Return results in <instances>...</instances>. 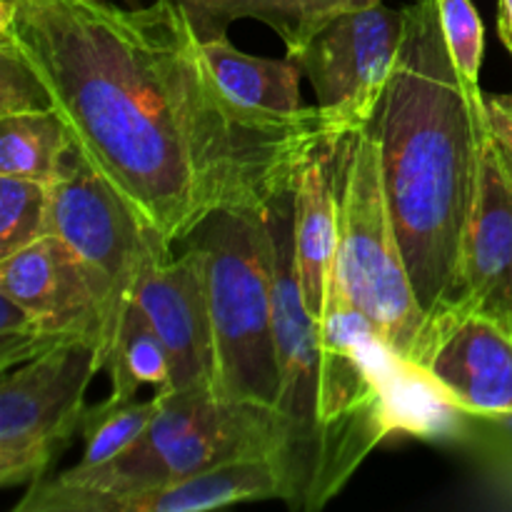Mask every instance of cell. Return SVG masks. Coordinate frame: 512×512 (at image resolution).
<instances>
[{
    "instance_id": "obj_1",
    "label": "cell",
    "mask_w": 512,
    "mask_h": 512,
    "mask_svg": "<svg viewBox=\"0 0 512 512\" xmlns=\"http://www.w3.org/2000/svg\"><path fill=\"white\" fill-rule=\"evenodd\" d=\"M15 50L80 158L170 248L220 210H265L343 128L320 105L235 103L175 0H0Z\"/></svg>"
},
{
    "instance_id": "obj_2",
    "label": "cell",
    "mask_w": 512,
    "mask_h": 512,
    "mask_svg": "<svg viewBox=\"0 0 512 512\" xmlns=\"http://www.w3.org/2000/svg\"><path fill=\"white\" fill-rule=\"evenodd\" d=\"M293 193L275 200V343L293 510H323L393 433H440L448 403L405 368L370 320L330 283L320 323L300 293L293 240Z\"/></svg>"
},
{
    "instance_id": "obj_3",
    "label": "cell",
    "mask_w": 512,
    "mask_h": 512,
    "mask_svg": "<svg viewBox=\"0 0 512 512\" xmlns=\"http://www.w3.org/2000/svg\"><path fill=\"white\" fill-rule=\"evenodd\" d=\"M403 13L398 58L373 125L390 215L430 335L460 303L465 238L490 135L488 98L475 100L460 80L438 0H415Z\"/></svg>"
},
{
    "instance_id": "obj_4",
    "label": "cell",
    "mask_w": 512,
    "mask_h": 512,
    "mask_svg": "<svg viewBox=\"0 0 512 512\" xmlns=\"http://www.w3.org/2000/svg\"><path fill=\"white\" fill-rule=\"evenodd\" d=\"M283 450V418L275 408L220 398L205 388L173 390L160 395L148 430L118 458L43 478L30 485L15 512H103L125 495L233 460L278 455L283 463Z\"/></svg>"
},
{
    "instance_id": "obj_5",
    "label": "cell",
    "mask_w": 512,
    "mask_h": 512,
    "mask_svg": "<svg viewBox=\"0 0 512 512\" xmlns=\"http://www.w3.org/2000/svg\"><path fill=\"white\" fill-rule=\"evenodd\" d=\"M330 183L338 225L335 283L345 300L370 320L395 358L418 375L428 320L415 298L390 215L373 120L343 130L335 140Z\"/></svg>"
},
{
    "instance_id": "obj_6",
    "label": "cell",
    "mask_w": 512,
    "mask_h": 512,
    "mask_svg": "<svg viewBox=\"0 0 512 512\" xmlns=\"http://www.w3.org/2000/svg\"><path fill=\"white\" fill-rule=\"evenodd\" d=\"M270 208L220 210L188 240L205 255L218 365L215 395L278 410L275 230Z\"/></svg>"
},
{
    "instance_id": "obj_7",
    "label": "cell",
    "mask_w": 512,
    "mask_h": 512,
    "mask_svg": "<svg viewBox=\"0 0 512 512\" xmlns=\"http://www.w3.org/2000/svg\"><path fill=\"white\" fill-rule=\"evenodd\" d=\"M100 373L95 345L73 340L3 370L0 383V485L40 483L83 425L85 390Z\"/></svg>"
},
{
    "instance_id": "obj_8",
    "label": "cell",
    "mask_w": 512,
    "mask_h": 512,
    "mask_svg": "<svg viewBox=\"0 0 512 512\" xmlns=\"http://www.w3.org/2000/svg\"><path fill=\"white\" fill-rule=\"evenodd\" d=\"M50 233L60 235L108 285L115 318L133 300L150 263L170 258V245L70 145L63 173L50 183Z\"/></svg>"
},
{
    "instance_id": "obj_9",
    "label": "cell",
    "mask_w": 512,
    "mask_h": 512,
    "mask_svg": "<svg viewBox=\"0 0 512 512\" xmlns=\"http://www.w3.org/2000/svg\"><path fill=\"white\" fill-rule=\"evenodd\" d=\"M403 23V10L385 3L345 10L288 53L313 85L320 108L343 130L375 118L398 58Z\"/></svg>"
},
{
    "instance_id": "obj_10",
    "label": "cell",
    "mask_w": 512,
    "mask_h": 512,
    "mask_svg": "<svg viewBox=\"0 0 512 512\" xmlns=\"http://www.w3.org/2000/svg\"><path fill=\"white\" fill-rule=\"evenodd\" d=\"M418 375L450 408L512 413V330L483 310H450L425 340Z\"/></svg>"
},
{
    "instance_id": "obj_11",
    "label": "cell",
    "mask_w": 512,
    "mask_h": 512,
    "mask_svg": "<svg viewBox=\"0 0 512 512\" xmlns=\"http://www.w3.org/2000/svg\"><path fill=\"white\" fill-rule=\"evenodd\" d=\"M185 253L148 265L133 298L148 315L170 358L173 390L215 393V335L208 303L205 255L185 240Z\"/></svg>"
},
{
    "instance_id": "obj_12",
    "label": "cell",
    "mask_w": 512,
    "mask_h": 512,
    "mask_svg": "<svg viewBox=\"0 0 512 512\" xmlns=\"http://www.w3.org/2000/svg\"><path fill=\"white\" fill-rule=\"evenodd\" d=\"M258 500H288V475L278 455L215 465L175 483L113 500L103 512H208Z\"/></svg>"
},
{
    "instance_id": "obj_13",
    "label": "cell",
    "mask_w": 512,
    "mask_h": 512,
    "mask_svg": "<svg viewBox=\"0 0 512 512\" xmlns=\"http://www.w3.org/2000/svg\"><path fill=\"white\" fill-rule=\"evenodd\" d=\"M512 273V183L488 135L480 190L470 218L460 278V303L453 310H483Z\"/></svg>"
},
{
    "instance_id": "obj_14",
    "label": "cell",
    "mask_w": 512,
    "mask_h": 512,
    "mask_svg": "<svg viewBox=\"0 0 512 512\" xmlns=\"http://www.w3.org/2000/svg\"><path fill=\"white\" fill-rule=\"evenodd\" d=\"M330 148H320L303 163L293 195V240L300 293L305 308L320 323L335 275L338 225L330 183Z\"/></svg>"
},
{
    "instance_id": "obj_15",
    "label": "cell",
    "mask_w": 512,
    "mask_h": 512,
    "mask_svg": "<svg viewBox=\"0 0 512 512\" xmlns=\"http://www.w3.org/2000/svg\"><path fill=\"white\" fill-rule=\"evenodd\" d=\"M123 5H145L150 0H115ZM195 20L203 38L228 33L235 20H260L283 38L285 50H298L310 35L345 10L368 8L383 0H175Z\"/></svg>"
},
{
    "instance_id": "obj_16",
    "label": "cell",
    "mask_w": 512,
    "mask_h": 512,
    "mask_svg": "<svg viewBox=\"0 0 512 512\" xmlns=\"http://www.w3.org/2000/svg\"><path fill=\"white\" fill-rule=\"evenodd\" d=\"M203 48L220 88L235 103L278 115H300L310 110L300 95L303 73L290 58H255L235 48L225 33L203 38Z\"/></svg>"
},
{
    "instance_id": "obj_17",
    "label": "cell",
    "mask_w": 512,
    "mask_h": 512,
    "mask_svg": "<svg viewBox=\"0 0 512 512\" xmlns=\"http://www.w3.org/2000/svg\"><path fill=\"white\" fill-rule=\"evenodd\" d=\"M70 135L53 108L0 115V175L53 183L63 173Z\"/></svg>"
},
{
    "instance_id": "obj_18",
    "label": "cell",
    "mask_w": 512,
    "mask_h": 512,
    "mask_svg": "<svg viewBox=\"0 0 512 512\" xmlns=\"http://www.w3.org/2000/svg\"><path fill=\"white\" fill-rule=\"evenodd\" d=\"M105 373L110 378L108 398L115 403L135 400L143 385H153L160 395L173 393L168 350L135 298L125 310Z\"/></svg>"
},
{
    "instance_id": "obj_19",
    "label": "cell",
    "mask_w": 512,
    "mask_h": 512,
    "mask_svg": "<svg viewBox=\"0 0 512 512\" xmlns=\"http://www.w3.org/2000/svg\"><path fill=\"white\" fill-rule=\"evenodd\" d=\"M440 433L458 443L485 485L512 508V413L475 415L450 408Z\"/></svg>"
},
{
    "instance_id": "obj_20",
    "label": "cell",
    "mask_w": 512,
    "mask_h": 512,
    "mask_svg": "<svg viewBox=\"0 0 512 512\" xmlns=\"http://www.w3.org/2000/svg\"><path fill=\"white\" fill-rule=\"evenodd\" d=\"M158 408V393L148 400H128V403H115L108 398L93 408H85L83 425H80L85 440L80 468H95L118 458L148 430Z\"/></svg>"
},
{
    "instance_id": "obj_21",
    "label": "cell",
    "mask_w": 512,
    "mask_h": 512,
    "mask_svg": "<svg viewBox=\"0 0 512 512\" xmlns=\"http://www.w3.org/2000/svg\"><path fill=\"white\" fill-rule=\"evenodd\" d=\"M50 235V183L0 175V258Z\"/></svg>"
},
{
    "instance_id": "obj_22",
    "label": "cell",
    "mask_w": 512,
    "mask_h": 512,
    "mask_svg": "<svg viewBox=\"0 0 512 512\" xmlns=\"http://www.w3.org/2000/svg\"><path fill=\"white\" fill-rule=\"evenodd\" d=\"M75 338L58 333L48 318L0 293V373L40 358L53 348L73 343Z\"/></svg>"
},
{
    "instance_id": "obj_23",
    "label": "cell",
    "mask_w": 512,
    "mask_h": 512,
    "mask_svg": "<svg viewBox=\"0 0 512 512\" xmlns=\"http://www.w3.org/2000/svg\"><path fill=\"white\" fill-rule=\"evenodd\" d=\"M440 25L448 40L450 58L460 80L475 100H485L480 90V68L485 55V28L470 0H438Z\"/></svg>"
},
{
    "instance_id": "obj_24",
    "label": "cell",
    "mask_w": 512,
    "mask_h": 512,
    "mask_svg": "<svg viewBox=\"0 0 512 512\" xmlns=\"http://www.w3.org/2000/svg\"><path fill=\"white\" fill-rule=\"evenodd\" d=\"M30 108H50L38 80L13 48L0 43V115Z\"/></svg>"
},
{
    "instance_id": "obj_25",
    "label": "cell",
    "mask_w": 512,
    "mask_h": 512,
    "mask_svg": "<svg viewBox=\"0 0 512 512\" xmlns=\"http://www.w3.org/2000/svg\"><path fill=\"white\" fill-rule=\"evenodd\" d=\"M488 128L500 165L512 183V98H488Z\"/></svg>"
},
{
    "instance_id": "obj_26",
    "label": "cell",
    "mask_w": 512,
    "mask_h": 512,
    "mask_svg": "<svg viewBox=\"0 0 512 512\" xmlns=\"http://www.w3.org/2000/svg\"><path fill=\"white\" fill-rule=\"evenodd\" d=\"M483 313L493 315V318H498L500 323L508 325V328L512 330V273H510L508 283L503 285V290H500V293L495 295L488 305H485Z\"/></svg>"
},
{
    "instance_id": "obj_27",
    "label": "cell",
    "mask_w": 512,
    "mask_h": 512,
    "mask_svg": "<svg viewBox=\"0 0 512 512\" xmlns=\"http://www.w3.org/2000/svg\"><path fill=\"white\" fill-rule=\"evenodd\" d=\"M498 33L512 53V0H498Z\"/></svg>"
}]
</instances>
